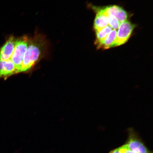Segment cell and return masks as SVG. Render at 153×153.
<instances>
[{"label": "cell", "instance_id": "6da1fadb", "mask_svg": "<svg viewBox=\"0 0 153 153\" xmlns=\"http://www.w3.org/2000/svg\"><path fill=\"white\" fill-rule=\"evenodd\" d=\"M46 42L42 36L37 34L29 39L27 50L23 60L20 72L26 71L33 66L39 59L44 48H46Z\"/></svg>", "mask_w": 153, "mask_h": 153}, {"label": "cell", "instance_id": "7a4b0ae2", "mask_svg": "<svg viewBox=\"0 0 153 153\" xmlns=\"http://www.w3.org/2000/svg\"><path fill=\"white\" fill-rule=\"evenodd\" d=\"M29 38L25 36L16 38L14 51L10 59L14 64L16 73L20 72L25 53L27 49Z\"/></svg>", "mask_w": 153, "mask_h": 153}, {"label": "cell", "instance_id": "3957f363", "mask_svg": "<svg viewBox=\"0 0 153 153\" xmlns=\"http://www.w3.org/2000/svg\"><path fill=\"white\" fill-rule=\"evenodd\" d=\"M133 153H152L145 146L139 135L132 128L128 130V137L125 144Z\"/></svg>", "mask_w": 153, "mask_h": 153}, {"label": "cell", "instance_id": "277c9868", "mask_svg": "<svg viewBox=\"0 0 153 153\" xmlns=\"http://www.w3.org/2000/svg\"><path fill=\"white\" fill-rule=\"evenodd\" d=\"M135 25L129 21L126 20L120 24L115 40L111 48L124 45L129 39Z\"/></svg>", "mask_w": 153, "mask_h": 153}, {"label": "cell", "instance_id": "5b68a950", "mask_svg": "<svg viewBox=\"0 0 153 153\" xmlns=\"http://www.w3.org/2000/svg\"><path fill=\"white\" fill-rule=\"evenodd\" d=\"M16 38L11 36L0 49V60H7L10 59L14 51Z\"/></svg>", "mask_w": 153, "mask_h": 153}, {"label": "cell", "instance_id": "8992f818", "mask_svg": "<svg viewBox=\"0 0 153 153\" xmlns=\"http://www.w3.org/2000/svg\"><path fill=\"white\" fill-rule=\"evenodd\" d=\"M104 8L107 14L116 17L120 23L127 20V13L121 7L117 5H112Z\"/></svg>", "mask_w": 153, "mask_h": 153}, {"label": "cell", "instance_id": "52a82bcc", "mask_svg": "<svg viewBox=\"0 0 153 153\" xmlns=\"http://www.w3.org/2000/svg\"><path fill=\"white\" fill-rule=\"evenodd\" d=\"M16 73L15 66L11 59L0 60V78H6Z\"/></svg>", "mask_w": 153, "mask_h": 153}, {"label": "cell", "instance_id": "ba28073f", "mask_svg": "<svg viewBox=\"0 0 153 153\" xmlns=\"http://www.w3.org/2000/svg\"><path fill=\"white\" fill-rule=\"evenodd\" d=\"M94 9L95 11H97L94 23V29L96 33L108 26V23L106 15L103 14L100 9Z\"/></svg>", "mask_w": 153, "mask_h": 153}, {"label": "cell", "instance_id": "9c48e42d", "mask_svg": "<svg viewBox=\"0 0 153 153\" xmlns=\"http://www.w3.org/2000/svg\"><path fill=\"white\" fill-rule=\"evenodd\" d=\"M117 32L116 30H112L97 49H106L111 48L116 39Z\"/></svg>", "mask_w": 153, "mask_h": 153}, {"label": "cell", "instance_id": "30bf717a", "mask_svg": "<svg viewBox=\"0 0 153 153\" xmlns=\"http://www.w3.org/2000/svg\"><path fill=\"white\" fill-rule=\"evenodd\" d=\"M112 30V28L110 26H107L104 28L97 32L96 33V39L95 44L97 45V48L99 46L102 42Z\"/></svg>", "mask_w": 153, "mask_h": 153}, {"label": "cell", "instance_id": "8fae6325", "mask_svg": "<svg viewBox=\"0 0 153 153\" xmlns=\"http://www.w3.org/2000/svg\"><path fill=\"white\" fill-rule=\"evenodd\" d=\"M101 11L105 15H106L108 21V23L110 25L111 27L114 28V30H117L119 28L120 23L116 17L112 15L107 14L105 8L100 9Z\"/></svg>", "mask_w": 153, "mask_h": 153}, {"label": "cell", "instance_id": "7c38bea8", "mask_svg": "<svg viewBox=\"0 0 153 153\" xmlns=\"http://www.w3.org/2000/svg\"><path fill=\"white\" fill-rule=\"evenodd\" d=\"M109 153H122V152L121 151H120V147H119V148L114 149V150H112Z\"/></svg>", "mask_w": 153, "mask_h": 153}]
</instances>
